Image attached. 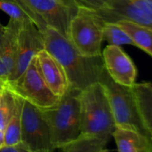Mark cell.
<instances>
[{"instance_id": "cell-1", "label": "cell", "mask_w": 152, "mask_h": 152, "mask_svg": "<svg viewBox=\"0 0 152 152\" xmlns=\"http://www.w3.org/2000/svg\"><path fill=\"white\" fill-rule=\"evenodd\" d=\"M25 10L29 19L40 31L45 49L64 68L70 87L82 91L90 84L99 81L105 68L101 56L86 57L82 56L65 36L47 25L37 15Z\"/></svg>"}, {"instance_id": "cell-2", "label": "cell", "mask_w": 152, "mask_h": 152, "mask_svg": "<svg viewBox=\"0 0 152 152\" xmlns=\"http://www.w3.org/2000/svg\"><path fill=\"white\" fill-rule=\"evenodd\" d=\"M82 134L109 140L116 128L109 101L101 83L85 87L79 95Z\"/></svg>"}, {"instance_id": "cell-3", "label": "cell", "mask_w": 152, "mask_h": 152, "mask_svg": "<svg viewBox=\"0 0 152 152\" xmlns=\"http://www.w3.org/2000/svg\"><path fill=\"white\" fill-rule=\"evenodd\" d=\"M80 91L70 87L55 107L43 110L55 149H61L82 134Z\"/></svg>"}, {"instance_id": "cell-4", "label": "cell", "mask_w": 152, "mask_h": 152, "mask_svg": "<svg viewBox=\"0 0 152 152\" xmlns=\"http://www.w3.org/2000/svg\"><path fill=\"white\" fill-rule=\"evenodd\" d=\"M104 23L95 10L79 6L70 21L68 39L82 56H101Z\"/></svg>"}, {"instance_id": "cell-5", "label": "cell", "mask_w": 152, "mask_h": 152, "mask_svg": "<svg viewBox=\"0 0 152 152\" xmlns=\"http://www.w3.org/2000/svg\"><path fill=\"white\" fill-rule=\"evenodd\" d=\"M99 82L101 83L105 88L115 126L134 130L148 137L140 118L132 87H125L115 83L105 68Z\"/></svg>"}, {"instance_id": "cell-6", "label": "cell", "mask_w": 152, "mask_h": 152, "mask_svg": "<svg viewBox=\"0 0 152 152\" xmlns=\"http://www.w3.org/2000/svg\"><path fill=\"white\" fill-rule=\"evenodd\" d=\"M21 142L31 152H53L55 149L49 125L43 110L24 99L22 111Z\"/></svg>"}, {"instance_id": "cell-7", "label": "cell", "mask_w": 152, "mask_h": 152, "mask_svg": "<svg viewBox=\"0 0 152 152\" xmlns=\"http://www.w3.org/2000/svg\"><path fill=\"white\" fill-rule=\"evenodd\" d=\"M7 85L17 96L41 110H47L55 107L60 99L47 86L33 60L17 80L7 82Z\"/></svg>"}, {"instance_id": "cell-8", "label": "cell", "mask_w": 152, "mask_h": 152, "mask_svg": "<svg viewBox=\"0 0 152 152\" xmlns=\"http://www.w3.org/2000/svg\"><path fill=\"white\" fill-rule=\"evenodd\" d=\"M23 8L40 17L44 23L68 39L70 21L78 7L61 0H15Z\"/></svg>"}, {"instance_id": "cell-9", "label": "cell", "mask_w": 152, "mask_h": 152, "mask_svg": "<svg viewBox=\"0 0 152 152\" xmlns=\"http://www.w3.org/2000/svg\"><path fill=\"white\" fill-rule=\"evenodd\" d=\"M96 12L104 22L125 20L152 29V0H109Z\"/></svg>"}, {"instance_id": "cell-10", "label": "cell", "mask_w": 152, "mask_h": 152, "mask_svg": "<svg viewBox=\"0 0 152 152\" xmlns=\"http://www.w3.org/2000/svg\"><path fill=\"white\" fill-rule=\"evenodd\" d=\"M45 49L42 35L31 20L22 23L19 36L15 64L7 82L17 80L28 68L36 55Z\"/></svg>"}, {"instance_id": "cell-11", "label": "cell", "mask_w": 152, "mask_h": 152, "mask_svg": "<svg viewBox=\"0 0 152 152\" xmlns=\"http://www.w3.org/2000/svg\"><path fill=\"white\" fill-rule=\"evenodd\" d=\"M101 57L107 72L115 83L130 88L136 83L137 68L121 47L107 46L102 51Z\"/></svg>"}, {"instance_id": "cell-12", "label": "cell", "mask_w": 152, "mask_h": 152, "mask_svg": "<svg viewBox=\"0 0 152 152\" xmlns=\"http://www.w3.org/2000/svg\"><path fill=\"white\" fill-rule=\"evenodd\" d=\"M33 62L47 86L55 95L61 98L70 88L62 65L46 49L39 51L33 58Z\"/></svg>"}, {"instance_id": "cell-13", "label": "cell", "mask_w": 152, "mask_h": 152, "mask_svg": "<svg viewBox=\"0 0 152 152\" xmlns=\"http://www.w3.org/2000/svg\"><path fill=\"white\" fill-rule=\"evenodd\" d=\"M22 23L10 18L6 26L3 44L0 49V78L6 82L9 80L15 64L18 36Z\"/></svg>"}, {"instance_id": "cell-14", "label": "cell", "mask_w": 152, "mask_h": 152, "mask_svg": "<svg viewBox=\"0 0 152 152\" xmlns=\"http://www.w3.org/2000/svg\"><path fill=\"white\" fill-rule=\"evenodd\" d=\"M112 137L117 152H152L151 139L134 130L116 127Z\"/></svg>"}, {"instance_id": "cell-15", "label": "cell", "mask_w": 152, "mask_h": 152, "mask_svg": "<svg viewBox=\"0 0 152 152\" xmlns=\"http://www.w3.org/2000/svg\"><path fill=\"white\" fill-rule=\"evenodd\" d=\"M132 91L142 125L152 140V83H136Z\"/></svg>"}, {"instance_id": "cell-16", "label": "cell", "mask_w": 152, "mask_h": 152, "mask_svg": "<svg viewBox=\"0 0 152 152\" xmlns=\"http://www.w3.org/2000/svg\"><path fill=\"white\" fill-rule=\"evenodd\" d=\"M116 23L134 42V46L147 53L152 57V29L137 23L120 20Z\"/></svg>"}, {"instance_id": "cell-17", "label": "cell", "mask_w": 152, "mask_h": 152, "mask_svg": "<svg viewBox=\"0 0 152 152\" xmlns=\"http://www.w3.org/2000/svg\"><path fill=\"white\" fill-rule=\"evenodd\" d=\"M109 140L96 136L81 134L79 138L63 147V152H108Z\"/></svg>"}, {"instance_id": "cell-18", "label": "cell", "mask_w": 152, "mask_h": 152, "mask_svg": "<svg viewBox=\"0 0 152 152\" xmlns=\"http://www.w3.org/2000/svg\"><path fill=\"white\" fill-rule=\"evenodd\" d=\"M23 104V99L21 97L17 96L15 111L4 130L5 146H12L21 142Z\"/></svg>"}, {"instance_id": "cell-19", "label": "cell", "mask_w": 152, "mask_h": 152, "mask_svg": "<svg viewBox=\"0 0 152 152\" xmlns=\"http://www.w3.org/2000/svg\"><path fill=\"white\" fill-rule=\"evenodd\" d=\"M103 40L109 43V45L115 46H123V45H131L134 46V42L131 37L124 31L116 23L105 22L102 30Z\"/></svg>"}, {"instance_id": "cell-20", "label": "cell", "mask_w": 152, "mask_h": 152, "mask_svg": "<svg viewBox=\"0 0 152 152\" xmlns=\"http://www.w3.org/2000/svg\"><path fill=\"white\" fill-rule=\"evenodd\" d=\"M17 96L7 85L0 95V129L5 130L15 108Z\"/></svg>"}, {"instance_id": "cell-21", "label": "cell", "mask_w": 152, "mask_h": 152, "mask_svg": "<svg viewBox=\"0 0 152 152\" xmlns=\"http://www.w3.org/2000/svg\"><path fill=\"white\" fill-rule=\"evenodd\" d=\"M0 10L5 12L9 18L21 23L30 20L26 12L15 0H0Z\"/></svg>"}, {"instance_id": "cell-22", "label": "cell", "mask_w": 152, "mask_h": 152, "mask_svg": "<svg viewBox=\"0 0 152 152\" xmlns=\"http://www.w3.org/2000/svg\"><path fill=\"white\" fill-rule=\"evenodd\" d=\"M108 1L109 0H75L78 6H83L95 11L104 9L107 6Z\"/></svg>"}, {"instance_id": "cell-23", "label": "cell", "mask_w": 152, "mask_h": 152, "mask_svg": "<svg viewBox=\"0 0 152 152\" xmlns=\"http://www.w3.org/2000/svg\"><path fill=\"white\" fill-rule=\"evenodd\" d=\"M0 152H31L28 149L22 142L12 145V146H4L2 148H0Z\"/></svg>"}, {"instance_id": "cell-24", "label": "cell", "mask_w": 152, "mask_h": 152, "mask_svg": "<svg viewBox=\"0 0 152 152\" xmlns=\"http://www.w3.org/2000/svg\"><path fill=\"white\" fill-rule=\"evenodd\" d=\"M5 31H6V26H4L1 23H0V49H1V47H2V44H3Z\"/></svg>"}, {"instance_id": "cell-25", "label": "cell", "mask_w": 152, "mask_h": 152, "mask_svg": "<svg viewBox=\"0 0 152 152\" xmlns=\"http://www.w3.org/2000/svg\"><path fill=\"white\" fill-rule=\"evenodd\" d=\"M5 146V135L4 131L0 129V148H2Z\"/></svg>"}, {"instance_id": "cell-26", "label": "cell", "mask_w": 152, "mask_h": 152, "mask_svg": "<svg viewBox=\"0 0 152 152\" xmlns=\"http://www.w3.org/2000/svg\"><path fill=\"white\" fill-rule=\"evenodd\" d=\"M61 1L66 3V4L69 5V6L74 7H79V6L77 5V3L75 2V0H61Z\"/></svg>"}, {"instance_id": "cell-27", "label": "cell", "mask_w": 152, "mask_h": 152, "mask_svg": "<svg viewBox=\"0 0 152 152\" xmlns=\"http://www.w3.org/2000/svg\"><path fill=\"white\" fill-rule=\"evenodd\" d=\"M6 83H7L6 81H4L3 79L0 78V95H1V93H2V91H3V90H4L5 86H6Z\"/></svg>"}]
</instances>
